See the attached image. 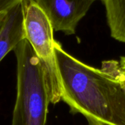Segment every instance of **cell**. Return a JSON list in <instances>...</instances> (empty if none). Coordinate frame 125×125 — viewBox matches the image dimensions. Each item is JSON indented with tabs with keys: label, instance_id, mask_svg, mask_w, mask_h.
Here are the masks:
<instances>
[{
	"label": "cell",
	"instance_id": "1",
	"mask_svg": "<svg viewBox=\"0 0 125 125\" xmlns=\"http://www.w3.org/2000/svg\"><path fill=\"white\" fill-rule=\"evenodd\" d=\"M62 98L73 114L105 125H125V88L102 69L75 58L55 44Z\"/></svg>",
	"mask_w": 125,
	"mask_h": 125
},
{
	"label": "cell",
	"instance_id": "2",
	"mask_svg": "<svg viewBox=\"0 0 125 125\" xmlns=\"http://www.w3.org/2000/svg\"><path fill=\"white\" fill-rule=\"evenodd\" d=\"M13 52L17 61V93L11 125H46L50 101L41 62L26 39Z\"/></svg>",
	"mask_w": 125,
	"mask_h": 125
},
{
	"label": "cell",
	"instance_id": "3",
	"mask_svg": "<svg viewBox=\"0 0 125 125\" xmlns=\"http://www.w3.org/2000/svg\"><path fill=\"white\" fill-rule=\"evenodd\" d=\"M24 30L30 43L41 62L47 92L51 104L61 101L62 85L55 55L54 29L46 14L34 0H24Z\"/></svg>",
	"mask_w": 125,
	"mask_h": 125
},
{
	"label": "cell",
	"instance_id": "4",
	"mask_svg": "<svg viewBox=\"0 0 125 125\" xmlns=\"http://www.w3.org/2000/svg\"><path fill=\"white\" fill-rule=\"evenodd\" d=\"M51 21L54 31L75 34L80 21L97 0H34Z\"/></svg>",
	"mask_w": 125,
	"mask_h": 125
},
{
	"label": "cell",
	"instance_id": "5",
	"mask_svg": "<svg viewBox=\"0 0 125 125\" xmlns=\"http://www.w3.org/2000/svg\"><path fill=\"white\" fill-rule=\"evenodd\" d=\"M24 39V9L23 2H21L7 11L5 22L0 31V62Z\"/></svg>",
	"mask_w": 125,
	"mask_h": 125
},
{
	"label": "cell",
	"instance_id": "6",
	"mask_svg": "<svg viewBox=\"0 0 125 125\" xmlns=\"http://www.w3.org/2000/svg\"><path fill=\"white\" fill-rule=\"evenodd\" d=\"M105 9L110 35L125 43V0H100Z\"/></svg>",
	"mask_w": 125,
	"mask_h": 125
},
{
	"label": "cell",
	"instance_id": "7",
	"mask_svg": "<svg viewBox=\"0 0 125 125\" xmlns=\"http://www.w3.org/2000/svg\"><path fill=\"white\" fill-rule=\"evenodd\" d=\"M101 69L109 76L118 81L125 88V72L121 69L119 62L115 60H104L102 62Z\"/></svg>",
	"mask_w": 125,
	"mask_h": 125
},
{
	"label": "cell",
	"instance_id": "8",
	"mask_svg": "<svg viewBox=\"0 0 125 125\" xmlns=\"http://www.w3.org/2000/svg\"><path fill=\"white\" fill-rule=\"evenodd\" d=\"M23 1L24 0H0V10L7 12L13 6Z\"/></svg>",
	"mask_w": 125,
	"mask_h": 125
},
{
	"label": "cell",
	"instance_id": "9",
	"mask_svg": "<svg viewBox=\"0 0 125 125\" xmlns=\"http://www.w3.org/2000/svg\"><path fill=\"white\" fill-rule=\"evenodd\" d=\"M6 14H7V12L0 10V31H1L2 27L3 26V24L5 22V17H6Z\"/></svg>",
	"mask_w": 125,
	"mask_h": 125
},
{
	"label": "cell",
	"instance_id": "10",
	"mask_svg": "<svg viewBox=\"0 0 125 125\" xmlns=\"http://www.w3.org/2000/svg\"><path fill=\"white\" fill-rule=\"evenodd\" d=\"M87 121H88V125H105L103 123H101L98 121H96L91 118H88Z\"/></svg>",
	"mask_w": 125,
	"mask_h": 125
},
{
	"label": "cell",
	"instance_id": "11",
	"mask_svg": "<svg viewBox=\"0 0 125 125\" xmlns=\"http://www.w3.org/2000/svg\"><path fill=\"white\" fill-rule=\"evenodd\" d=\"M119 64H120V66H121V69L125 72V57H121Z\"/></svg>",
	"mask_w": 125,
	"mask_h": 125
}]
</instances>
